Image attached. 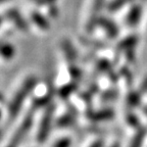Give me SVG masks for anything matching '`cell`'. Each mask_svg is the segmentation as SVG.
Segmentation results:
<instances>
[{"label":"cell","instance_id":"1","mask_svg":"<svg viewBox=\"0 0 147 147\" xmlns=\"http://www.w3.org/2000/svg\"><path fill=\"white\" fill-rule=\"evenodd\" d=\"M35 85H36V79L34 77H30L23 83V85L21 87L18 88L8 106V115L10 119L16 117V115H18V111L21 110L22 106H23L24 101L29 96L30 92L32 91Z\"/></svg>","mask_w":147,"mask_h":147},{"label":"cell","instance_id":"2","mask_svg":"<svg viewBox=\"0 0 147 147\" xmlns=\"http://www.w3.org/2000/svg\"><path fill=\"white\" fill-rule=\"evenodd\" d=\"M53 111H54V107L49 106V108L45 111V113L43 115V117L41 119V124L39 126L38 135H37V139L41 143L47 139L49 133H50V129L51 126H52L53 121Z\"/></svg>","mask_w":147,"mask_h":147},{"label":"cell","instance_id":"3","mask_svg":"<svg viewBox=\"0 0 147 147\" xmlns=\"http://www.w3.org/2000/svg\"><path fill=\"white\" fill-rule=\"evenodd\" d=\"M105 0H93L92 3V10L89 16V20L87 22V31L91 32L93 29L97 26L99 20V13H100L101 9L103 7V4Z\"/></svg>","mask_w":147,"mask_h":147},{"label":"cell","instance_id":"4","mask_svg":"<svg viewBox=\"0 0 147 147\" xmlns=\"http://www.w3.org/2000/svg\"><path fill=\"white\" fill-rule=\"evenodd\" d=\"M97 26L102 28V29L105 31L106 35H107L109 38H111V39L115 38V37L119 35V28L117 27V25H115L111 20H109V18H107L100 16L98 20Z\"/></svg>","mask_w":147,"mask_h":147},{"label":"cell","instance_id":"5","mask_svg":"<svg viewBox=\"0 0 147 147\" xmlns=\"http://www.w3.org/2000/svg\"><path fill=\"white\" fill-rule=\"evenodd\" d=\"M142 16V6L140 4H136L129 10L126 16L127 26L130 28H134L138 25Z\"/></svg>","mask_w":147,"mask_h":147},{"label":"cell","instance_id":"6","mask_svg":"<svg viewBox=\"0 0 147 147\" xmlns=\"http://www.w3.org/2000/svg\"><path fill=\"white\" fill-rule=\"evenodd\" d=\"M6 16H7V18L14 24V26L18 28V30H21V31L28 30L27 22L24 20V18L22 16V14L20 13L18 10H16V9H14V8L9 9L8 11L6 12Z\"/></svg>","mask_w":147,"mask_h":147},{"label":"cell","instance_id":"7","mask_svg":"<svg viewBox=\"0 0 147 147\" xmlns=\"http://www.w3.org/2000/svg\"><path fill=\"white\" fill-rule=\"evenodd\" d=\"M138 38L135 35H132V36H129L127 38H125L123 41H121L117 45V51H128L130 49L135 48L136 44H137Z\"/></svg>","mask_w":147,"mask_h":147},{"label":"cell","instance_id":"8","mask_svg":"<svg viewBox=\"0 0 147 147\" xmlns=\"http://www.w3.org/2000/svg\"><path fill=\"white\" fill-rule=\"evenodd\" d=\"M31 20H32L33 23L39 28V29H41V30H48L49 27H50L48 21H47L40 12L33 11L32 13H31Z\"/></svg>","mask_w":147,"mask_h":147},{"label":"cell","instance_id":"9","mask_svg":"<svg viewBox=\"0 0 147 147\" xmlns=\"http://www.w3.org/2000/svg\"><path fill=\"white\" fill-rule=\"evenodd\" d=\"M62 50H63L64 54L67 55V57L69 60H75L77 57V52L75 50L74 45L69 41V40H63L62 41Z\"/></svg>","mask_w":147,"mask_h":147},{"label":"cell","instance_id":"10","mask_svg":"<svg viewBox=\"0 0 147 147\" xmlns=\"http://www.w3.org/2000/svg\"><path fill=\"white\" fill-rule=\"evenodd\" d=\"M14 47L10 43H1L0 44V55L5 59H10L14 55Z\"/></svg>","mask_w":147,"mask_h":147},{"label":"cell","instance_id":"11","mask_svg":"<svg viewBox=\"0 0 147 147\" xmlns=\"http://www.w3.org/2000/svg\"><path fill=\"white\" fill-rule=\"evenodd\" d=\"M134 1H136V0H113V1L108 4V10L111 12L117 11V10H119L122 7L126 6L127 4L134 2Z\"/></svg>","mask_w":147,"mask_h":147},{"label":"cell","instance_id":"12","mask_svg":"<svg viewBox=\"0 0 147 147\" xmlns=\"http://www.w3.org/2000/svg\"><path fill=\"white\" fill-rule=\"evenodd\" d=\"M144 131H140L137 135L134 137V139L132 140V143L130 145V147H142L143 140H144Z\"/></svg>","mask_w":147,"mask_h":147},{"label":"cell","instance_id":"13","mask_svg":"<svg viewBox=\"0 0 147 147\" xmlns=\"http://www.w3.org/2000/svg\"><path fill=\"white\" fill-rule=\"evenodd\" d=\"M140 102V94L139 93H131L128 96V104L131 106H136L138 103Z\"/></svg>","mask_w":147,"mask_h":147},{"label":"cell","instance_id":"14","mask_svg":"<svg viewBox=\"0 0 147 147\" xmlns=\"http://www.w3.org/2000/svg\"><path fill=\"white\" fill-rule=\"evenodd\" d=\"M94 119H110V117H113V113L110 111V110H102V111H99V113H95L94 115Z\"/></svg>","mask_w":147,"mask_h":147},{"label":"cell","instance_id":"15","mask_svg":"<svg viewBox=\"0 0 147 147\" xmlns=\"http://www.w3.org/2000/svg\"><path fill=\"white\" fill-rule=\"evenodd\" d=\"M71 146V139L69 138H61L60 140L56 141L53 147H69Z\"/></svg>","mask_w":147,"mask_h":147},{"label":"cell","instance_id":"16","mask_svg":"<svg viewBox=\"0 0 147 147\" xmlns=\"http://www.w3.org/2000/svg\"><path fill=\"white\" fill-rule=\"evenodd\" d=\"M83 42L87 45H90V46H93V47H98V48H101V47H103V43H101V42H98V41H95V40H89V39H83Z\"/></svg>","mask_w":147,"mask_h":147},{"label":"cell","instance_id":"17","mask_svg":"<svg viewBox=\"0 0 147 147\" xmlns=\"http://www.w3.org/2000/svg\"><path fill=\"white\" fill-rule=\"evenodd\" d=\"M97 65H98L97 67H98L100 71H108V69H110V63L107 61V60H104V59L100 60V61H99V63L97 64Z\"/></svg>","mask_w":147,"mask_h":147},{"label":"cell","instance_id":"18","mask_svg":"<svg viewBox=\"0 0 147 147\" xmlns=\"http://www.w3.org/2000/svg\"><path fill=\"white\" fill-rule=\"evenodd\" d=\"M74 89H75V86H74V85L64 86V87L61 89V91H60V93L62 94V96H67L69 93H71V92H73Z\"/></svg>","mask_w":147,"mask_h":147},{"label":"cell","instance_id":"19","mask_svg":"<svg viewBox=\"0 0 147 147\" xmlns=\"http://www.w3.org/2000/svg\"><path fill=\"white\" fill-rule=\"evenodd\" d=\"M69 73H71V75L74 77V78H77V77L80 76V71H79L77 67H71V69H69Z\"/></svg>","mask_w":147,"mask_h":147},{"label":"cell","instance_id":"20","mask_svg":"<svg viewBox=\"0 0 147 147\" xmlns=\"http://www.w3.org/2000/svg\"><path fill=\"white\" fill-rule=\"evenodd\" d=\"M147 91V77L144 79V81L141 84V92H146Z\"/></svg>","mask_w":147,"mask_h":147},{"label":"cell","instance_id":"21","mask_svg":"<svg viewBox=\"0 0 147 147\" xmlns=\"http://www.w3.org/2000/svg\"><path fill=\"white\" fill-rule=\"evenodd\" d=\"M7 1H9V0H0V4H3V3L7 2Z\"/></svg>","mask_w":147,"mask_h":147},{"label":"cell","instance_id":"22","mask_svg":"<svg viewBox=\"0 0 147 147\" xmlns=\"http://www.w3.org/2000/svg\"><path fill=\"white\" fill-rule=\"evenodd\" d=\"M110 147H119V143H115V144L111 145Z\"/></svg>","mask_w":147,"mask_h":147},{"label":"cell","instance_id":"23","mask_svg":"<svg viewBox=\"0 0 147 147\" xmlns=\"http://www.w3.org/2000/svg\"><path fill=\"white\" fill-rule=\"evenodd\" d=\"M44 1H45V2H47V3H51V2H53L54 0H44Z\"/></svg>","mask_w":147,"mask_h":147},{"label":"cell","instance_id":"24","mask_svg":"<svg viewBox=\"0 0 147 147\" xmlns=\"http://www.w3.org/2000/svg\"><path fill=\"white\" fill-rule=\"evenodd\" d=\"M145 111H146V113H147V108H146V110H145Z\"/></svg>","mask_w":147,"mask_h":147},{"label":"cell","instance_id":"25","mask_svg":"<svg viewBox=\"0 0 147 147\" xmlns=\"http://www.w3.org/2000/svg\"><path fill=\"white\" fill-rule=\"evenodd\" d=\"M33 1H37V0H33Z\"/></svg>","mask_w":147,"mask_h":147},{"label":"cell","instance_id":"26","mask_svg":"<svg viewBox=\"0 0 147 147\" xmlns=\"http://www.w3.org/2000/svg\"><path fill=\"white\" fill-rule=\"evenodd\" d=\"M0 23H1V20H0Z\"/></svg>","mask_w":147,"mask_h":147},{"label":"cell","instance_id":"27","mask_svg":"<svg viewBox=\"0 0 147 147\" xmlns=\"http://www.w3.org/2000/svg\"><path fill=\"white\" fill-rule=\"evenodd\" d=\"M0 115H1V113H0Z\"/></svg>","mask_w":147,"mask_h":147}]
</instances>
